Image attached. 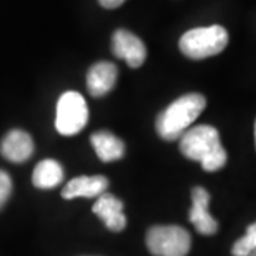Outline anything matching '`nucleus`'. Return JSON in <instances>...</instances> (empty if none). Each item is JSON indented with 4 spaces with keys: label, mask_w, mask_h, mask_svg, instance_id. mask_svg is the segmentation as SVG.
Wrapping results in <instances>:
<instances>
[{
    "label": "nucleus",
    "mask_w": 256,
    "mask_h": 256,
    "mask_svg": "<svg viewBox=\"0 0 256 256\" xmlns=\"http://www.w3.org/2000/svg\"><path fill=\"white\" fill-rule=\"evenodd\" d=\"M180 150L188 160L201 162L202 168L210 172L224 168L228 160L218 130L206 124L190 128L180 138Z\"/></svg>",
    "instance_id": "1"
},
{
    "label": "nucleus",
    "mask_w": 256,
    "mask_h": 256,
    "mask_svg": "<svg viewBox=\"0 0 256 256\" xmlns=\"http://www.w3.org/2000/svg\"><path fill=\"white\" fill-rule=\"evenodd\" d=\"M206 107V100L200 92H188L172 101L162 110L156 121L158 136L165 141L180 140L190 130L191 124Z\"/></svg>",
    "instance_id": "2"
},
{
    "label": "nucleus",
    "mask_w": 256,
    "mask_h": 256,
    "mask_svg": "<svg viewBox=\"0 0 256 256\" xmlns=\"http://www.w3.org/2000/svg\"><path fill=\"white\" fill-rule=\"evenodd\" d=\"M228 32L220 24L188 30L180 38V50L192 60L220 54L228 46Z\"/></svg>",
    "instance_id": "3"
},
{
    "label": "nucleus",
    "mask_w": 256,
    "mask_h": 256,
    "mask_svg": "<svg viewBox=\"0 0 256 256\" xmlns=\"http://www.w3.org/2000/svg\"><path fill=\"white\" fill-rule=\"evenodd\" d=\"M146 248L154 256H186L191 235L178 225H156L146 232Z\"/></svg>",
    "instance_id": "4"
},
{
    "label": "nucleus",
    "mask_w": 256,
    "mask_h": 256,
    "mask_svg": "<svg viewBox=\"0 0 256 256\" xmlns=\"http://www.w3.org/2000/svg\"><path fill=\"white\" fill-rule=\"evenodd\" d=\"M88 121V108L80 92H67L62 94L56 108V130L62 136H76Z\"/></svg>",
    "instance_id": "5"
},
{
    "label": "nucleus",
    "mask_w": 256,
    "mask_h": 256,
    "mask_svg": "<svg viewBox=\"0 0 256 256\" xmlns=\"http://www.w3.org/2000/svg\"><path fill=\"white\" fill-rule=\"evenodd\" d=\"M111 50L116 57L124 60L131 68L141 67L146 58V47L134 33L118 28L112 33Z\"/></svg>",
    "instance_id": "6"
},
{
    "label": "nucleus",
    "mask_w": 256,
    "mask_h": 256,
    "mask_svg": "<svg viewBox=\"0 0 256 256\" xmlns=\"http://www.w3.org/2000/svg\"><path fill=\"white\" fill-rule=\"evenodd\" d=\"M192 206L190 220L201 235H214L218 232V222L210 214V192L202 186H195L191 192Z\"/></svg>",
    "instance_id": "7"
},
{
    "label": "nucleus",
    "mask_w": 256,
    "mask_h": 256,
    "mask_svg": "<svg viewBox=\"0 0 256 256\" xmlns=\"http://www.w3.org/2000/svg\"><path fill=\"white\" fill-rule=\"evenodd\" d=\"M92 212L112 232H121L127 225L122 202L110 192H104L97 198L96 204L92 205Z\"/></svg>",
    "instance_id": "8"
},
{
    "label": "nucleus",
    "mask_w": 256,
    "mask_h": 256,
    "mask_svg": "<svg viewBox=\"0 0 256 256\" xmlns=\"http://www.w3.org/2000/svg\"><path fill=\"white\" fill-rule=\"evenodd\" d=\"M34 144L28 132L22 130H12L3 138L0 144V152L8 161L12 162H24L33 156Z\"/></svg>",
    "instance_id": "9"
},
{
    "label": "nucleus",
    "mask_w": 256,
    "mask_h": 256,
    "mask_svg": "<svg viewBox=\"0 0 256 256\" xmlns=\"http://www.w3.org/2000/svg\"><path fill=\"white\" fill-rule=\"evenodd\" d=\"M117 67L110 62L92 64L87 73V90L92 97H102L112 90L117 82Z\"/></svg>",
    "instance_id": "10"
},
{
    "label": "nucleus",
    "mask_w": 256,
    "mask_h": 256,
    "mask_svg": "<svg viewBox=\"0 0 256 256\" xmlns=\"http://www.w3.org/2000/svg\"><path fill=\"white\" fill-rule=\"evenodd\" d=\"M108 186V180L102 175H92V176H77L68 181L62 191L64 200H74V198H98L102 195Z\"/></svg>",
    "instance_id": "11"
},
{
    "label": "nucleus",
    "mask_w": 256,
    "mask_h": 256,
    "mask_svg": "<svg viewBox=\"0 0 256 256\" xmlns=\"http://www.w3.org/2000/svg\"><path fill=\"white\" fill-rule=\"evenodd\" d=\"M92 146L97 156L102 162H112L122 158L126 152V146L117 136L108 131H97L90 138Z\"/></svg>",
    "instance_id": "12"
},
{
    "label": "nucleus",
    "mask_w": 256,
    "mask_h": 256,
    "mask_svg": "<svg viewBox=\"0 0 256 256\" xmlns=\"http://www.w3.org/2000/svg\"><path fill=\"white\" fill-rule=\"evenodd\" d=\"M63 166L56 160H44L36 165L32 181L36 188L40 190H50L54 188L63 181Z\"/></svg>",
    "instance_id": "13"
},
{
    "label": "nucleus",
    "mask_w": 256,
    "mask_h": 256,
    "mask_svg": "<svg viewBox=\"0 0 256 256\" xmlns=\"http://www.w3.org/2000/svg\"><path fill=\"white\" fill-rule=\"evenodd\" d=\"M256 249V222L250 224L246 229V234L239 238L232 246L234 256H246Z\"/></svg>",
    "instance_id": "14"
},
{
    "label": "nucleus",
    "mask_w": 256,
    "mask_h": 256,
    "mask_svg": "<svg viewBox=\"0 0 256 256\" xmlns=\"http://www.w3.org/2000/svg\"><path fill=\"white\" fill-rule=\"evenodd\" d=\"M13 190V182H12V178L10 175L0 170V210L6 205V202L10 198V194Z\"/></svg>",
    "instance_id": "15"
},
{
    "label": "nucleus",
    "mask_w": 256,
    "mask_h": 256,
    "mask_svg": "<svg viewBox=\"0 0 256 256\" xmlns=\"http://www.w3.org/2000/svg\"><path fill=\"white\" fill-rule=\"evenodd\" d=\"M126 0H98V3L104 9H117Z\"/></svg>",
    "instance_id": "16"
},
{
    "label": "nucleus",
    "mask_w": 256,
    "mask_h": 256,
    "mask_svg": "<svg viewBox=\"0 0 256 256\" xmlns=\"http://www.w3.org/2000/svg\"><path fill=\"white\" fill-rule=\"evenodd\" d=\"M246 256H256V249H255V250H252V252H250V254H249V255H246Z\"/></svg>",
    "instance_id": "17"
},
{
    "label": "nucleus",
    "mask_w": 256,
    "mask_h": 256,
    "mask_svg": "<svg viewBox=\"0 0 256 256\" xmlns=\"http://www.w3.org/2000/svg\"><path fill=\"white\" fill-rule=\"evenodd\" d=\"M254 132H255V146H256V121H255V128H254Z\"/></svg>",
    "instance_id": "18"
}]
</instances>
